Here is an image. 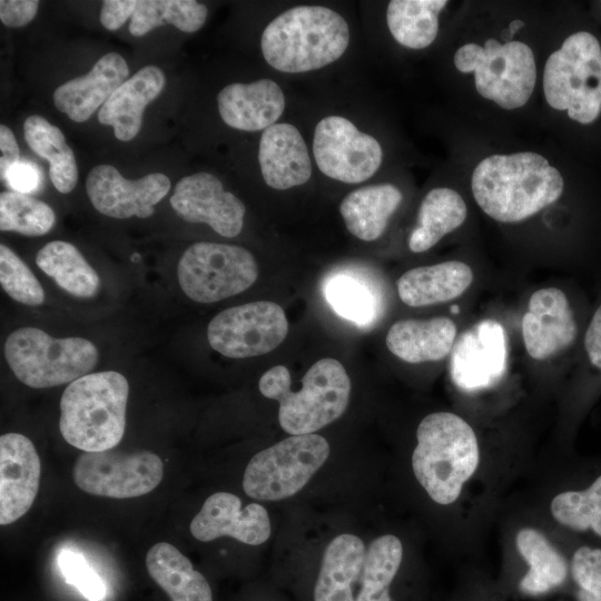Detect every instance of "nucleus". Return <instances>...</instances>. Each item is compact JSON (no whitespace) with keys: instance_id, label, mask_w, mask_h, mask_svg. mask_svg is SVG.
Returning <instances> with one entry per match:
<instances>
[{"instance_id":"obj_2","label":"nucleus","mask_w":601,"mask_h":601,"mask_svg":"<svg viewBox=\"0 0 601 601\" xmlns=\"http://www.w3.org/2000/svg\"><path fill=\"white\" fill-rule=\"evenodd\" d=\"M499 523L496 579L509 600H536L570 591V540L553 530L522 497L511 495Z\"/></svg>"},{"instance_id":"obj_15","label":"nucleus","mask_w":601,"mask_h":601,"mask_svg":"<svg viewBox=\"0 0 601 601\" xmlns=\"http://www.w3.org/2000/svg\"><path fill=\"white\" fill-rule=\"evenodd\" d=\"M313 155L325 176L345 184L370 179L383 160L380 142L341 116H327L316 125Z\"/></svg>"},{"instance_id":"obj_7","label":"nucleus","mask_w":601,"mask_h":601,"mask_svg":"<svg viewBox=\"0 0 601 601\" xmlns=\"http://www.w3.org/2000/svg\"><path fill=\"white\" fill-rule=\"evenodd\" d=\"M298 392L290 390V374L284 365L266 371L259 380L260 393L279 403L278 421L292 435L312 434L337 420L346 410L351 380L334 358L315 362L302 378Z\"/></svg>"},{"instance_id":"obj_13","label":"nucleus","mask_w":601,"mask_h":601,"mask_svg":"<svg viewBox=\"0 0 601 601\" xmlns=\"http://www.w3.org/2000/svg\"><path fill=\"white\" fill-rule=\"evenodd\" d=\"M162 476L161 459L148 451L85 452L73 466V481L80 490L112 499L145 495L159 485Z\"/></svg>"},{"instance_id":"obj_38","label":"nucleus","mask_w":601,"mask_h":601,"mask_svg":"<svg viewBox=\"0 0 601 601\" xmlns=\"http://www.w3.org/2000/svg\"><path fill=\"white\" fill-rule=\"evenodd\" d=\"M569 540V597L574 601H601V546Z\"/></svg>"},{"instance_id":"obj_11","label":"nucleus","mask_w":601,"mask_h":601,"mask_svg":"<svg viewBox=\"0 0 601 601\" xmlns=\"http://www.w3.org/2000/svg\"><path fill=\"white\" fill-rule=\"evenodd\" d=\"M329 444L321 435H292L257 454L248 462L245 493L256 500L278 501L300 491L326 462Z\"/></svg>"},{"instance_id":"obj_25","label":"nucleus","mask_w":601,"mask_h":601,"mask_svg":"<svg viewBox=\"0 0 601 601\" xmlns=\"http://www.w3.org/2000/svg\"><path fill=\"white\" fill-rule=\"evenodd\" d=\"M166 77L156 66H145L127 79L98 112L100 124L114 127L118 140L134 139L141 127L144 110L162 91Z\"/></svg>"},{"instance_id":"obj_31","label":"nucleus","mask_w":601,"mask_h":601,"mask_svg":"<svg viewBox=\"0 0 601 601\" xmlns=\"http://www.w3.org/2000/svg\"><path fill=\"white\" fill-rule=\"evenodd\" d=\"M467 208L461 195L445 187L430 190L423 198L417 221L408 238L413 253L426 252L465 220Z\"/></svg>"},{"instance_id":"obj_6","label":"nucleus","mask_w":601,"mask_h":601,"mask_svg":"<svg viewBox=\"0 0 601 601\" xmlns=\"http://www.w3.org/2000/svg\"><path fill=\"white\" fill-rule=\"evenodd\" d=\"M129 385L115 371L89 373L70 384L60 398L59 430L83 452L114 449L126 428Z\"/></svg>"},{"instance_id":"obj_17","label":"nucleus","mask_w":601,"mask_h":601,"mask_svg":"<svg viewBox=\"0 0 601 601\" xmlns=\"http://www.w3.org/2000/svg\"><path fill=\"white\" fill-rule=\"evenodd\" d=\"M170 180L161 173L128 180L111 165L93 167L86 179V190L92 206L102 215L125 219L147 218L169 191Z\"/></svg>"},{"instance_id":"obj_14","label":"nucleus","mask_w":601,"mask_h":601,"mask_svg":"<svg viewBox=\"0 0 601 601\" xmlns=\"http://www.w3.org/2000/svg\"><path fill=\"white\" fill-rule=\"evenodd\" d=\"M288 322L276 303L258 300L227 308L208 324L209 345L229 358L269 353L285 339Z\"/></svg>"},{"instance_id":"obj_40","label":"nucleus","mask_w":601,"mask_h":601,"mask_svg":"<svg viewBox=\"0 0 601 601\" xmlns=\"http://www.w3.org/2000/svg\"><path fill=\"white\" fill-rule=\"evenodd\" d=\"M58 565L66 582L75 585L88 601H102L106 587L82 554L63 550L58 556Z\"/></svg>"},{"instance_id":"obj_46","label":"nucleus","mask_w":601,"mask_h":601,"mask_svg":"<svg viewBox=\"0 0 601 601\" xmlns=\"http://www.w3.org/2000/svg\"><path fill=\"white\" fill-rule=\"evenodd\" d=\"M0 175L1 180H4L7 173L20 161V151L16 137L6 125L0 126Z\"/></svg>"},{"instance_id":"obj_4","label":"nucleus","mask_w":601,"mask_h":601,"mask_svg":"<svg viewBox=\"0 0 601 601\" xmlns=\"http://www.w3.org/2000/svg\"><path fill=\"white\" fill-rule=\"evenodd\" d=\"M471 188L487 216L519 223L555 203L564 181L545 157L525 151L484 158L472 174Z\"/></svg>"},{"instance_id":"obj_10","label":"nucleus","mask_w":601,"mask_h":601,"mask_svg":"<svg viewBox=\"0 0 601 601\" xmlns=\"http://www.w3.org/2000/svg\"><path fill=\"white\" fill-rule=\"evenodd\" d=\"M453 61L461 72H474L477 92L503 109L524 106L536 82L533 51L521 41L501 45L491 38L484 47L466 43L456 50Z\"/></svg>"},{"instance_id":"obj_42","label":"nucleus","mask_w":601,"mask_h":601,"mask_svg":"<svg viewBox=\"0 0 601 601\" xmlns=\"http://www.w3.org/2000/svg\"><path fill=\"white\" fill-rule=\"evenodd\" d=\"M582 346L587 366L595 376L591 391L592 401L600 388L601 378V303L585 327Z\"/></svg>"},{"instance_id":"obj_22","label":"nucleus","mask_w":601,"mask_h":601,"mask_svg":"<svg viewBox=\"0 0 601 601\" xmlns=\"http://www.w3.org/2000/svg\"><path fill=\"white\" fill-rule=\"evenodd\" d=\"M128 76L126 60L119 53L109 52L86 75L60 85L53 92L55 106L71 120L83 122L106 104Z\"/></svg>"},{"instance_id":"obj_41","label":"nucleus","mask_w":601,"mask_h":601,"mask_svg":"<svg viewBox=\"0 0 601 601\" xmlns=\"http://www.w3.org/2000/svg\"><path fill=\"white\" fill-rule=\"evenodd\" d=\"M451 601H509L496 579L479 566L462 570Z\"/></svg>"},{"instance_id":"obj_39","label":"nucleus","mask_w":601,"mask_h":601,"mask_svg":"<svg viewBox=\"0 0 601 601\" xmlns=\"http://www.w3.org/2000/svg\"><path fill=\"white\" fill-rule=\"evenodd\" d=\"M0 284L14 300L28 306L41 305L45 292L28 265L8 246L0 245Z\"/></svg>"},{"instance_id":"obj_16","label":"nucleus","mask_w":601,"mask_h":601,"mask_svg":"<svg viewBox=\"0 0 601 601\" xmlns=\"http://www.w3.org/2000/svg\"><path fill=\"white\" fill-rule=\"evenodd\" d=\"M506 359V336L502 325L483 319L467 328L453 346L452 381L465 392L491 387L502 378Z\"/></svg>"},{"instance_id":"obj_43","label":"nucleus","mask_w":601,"mask_h":601,"mask_svg":"<svg viewBox=\"0 0 601 601\" xmlns=\"http://www.w3.org/2000/svg\"><path fill=\"white\" fill-rule=\"evenodd\" d=\"M39 8L37 0H1L0 19L10 28H20L28 24Z\"/></svg>"},{"instance_id":"obj_18","label":"nucleus","mask_w":601,"mask_h":601,"mask_svg":"<svg viewBox=\"0 0 601 601\" xmlns=\"http://www.w3.org/2000/svg\"><path fill=\"white\" fill-rule=\"evenodd\" d=\"M170 205L183 220L207 224L224 237H235L243 229L245 205L226 191L213 174L196 173L183 177L175 186Z\"/></svg>"},{"instance_id":"obj_35","label":"nucleus","mask_w":601,"mask_h":601,"mask_svg":"<svg viewBox=\"0 0 601 601\" xmlns=\"http://www.w3.org/2000/svg\"><path fill=\"white\" fill-rule=\"evenodd\" d=\"M446 4L445 0H392L386 11L388 30L406 48H426L437 36L439 13Z\"/></svg>"},{"instance_id":"obj_33","label":"nucleus","mask_w":601,"mask_h":601,"mask_svg":"<svg viewBox=\"0 0 601 601\" xmlns=\"http://www.w3.org/2000/svg\"><path fill=\"white\" fill-rule=\"evenodd\" d=\"M24 139L30 149L49 162V176L61 194L70 193L78 181L72 149L62 131L39 115L29 116L23 124Z\"/></svg>"},{"instance_id":"obj_28","label":"nucleus","mask_w":601,"mask_h":601,"mask_svg":"<svg viewBox=\"0 0 601 601\" xmlns=\"http://www.w3.org/2000/svg\"><path fill=\"white\" fill-rule=\"evenodd\" d=\"M473 282L471 267L460 260L420 266L397 280V294L407 306L422 307L449 302L462 295Z\"/></svg>"},{"instance_id":"obj_19","label":"nucleus","mask_w":601,"mask_h":601,"mask_svg":"<svg viewBox=\"0 0 601 601\" xmlns=\"http://www.w3.org/2000/svg\"><path fill=\"white\" fill-rule=\"evenodd\" d=\"M578 335V318L563 290L548 287L532 294L522 317V337L533 359L543 361L565 352Z\"/></svg>"},{"instance_id":"obj_8","label":"nucleus","mask_w":601,"mask_h":601,"mask_svg":"<svg viewBox=\"0 0 601 601\" xmlns=\"http://www.w3.org/2000/svg\"><path fill=\"white\" fill-rule=\"evenodd\" d=\"M95 344L82 337L55 338L40 328L13 331L4 343V357L16 377L32 388L71 383L98 362Z\"/></svg>"},{"instance_id":"obj_1","label":"nucleus","mask_w":601,"mask_h":601,"mask_svg":"<svg viewBox=\"0 0 601 601\" xmlns=\"http://www.w3.org/2000/svg\"><path fill=\"white\" fill-rule=\"evenodd\" d=\"M413 476L432 504L444 512L450 544L472 554L482 545L511 496L510 489L535 462L516 450L486 447L462 415H425L415 432Z\"/></svg>"},{"instance_id":"obj_44","label":"nucleus","mask_w":601,"mask_h":601,"mask_svg":"<svg viewBox=\"0 0 601 601\" xmlns=\"http://www.w3.org/2000/svg\"><path fill=\"white\" fill-rule=\"evenodd\" d=\"M4 180L12 191L28 194L40 187L41 171L36 164L23 160L7 173Z\"/></svg>"},{"instance_id":"obj_20","label":"nucleus","mask_w":601,"mask_h":601,"mask_svg":"<svg viewBox=\"0 0 601 601\" xmlns=\"http://www.w3.org/2000/svg\"><path fill=\"white\" fill-rule=\"evenodd\" d=\"M40 459L33 443L19 433L0 436V524L24 515L38 494Z\"/></svg>"},{"instance_id":"obj_26","label":"nucleus","mask_w":601,"mask_h":601,"mask_svg":"<svg viewBox=\"0 0 601 601\" xmlns=\"http://www.w3.org/2000/svg\"><path fill=\"white\" fill-rule=\"evenodd\" d=\"M366 550L353 534L336 536L325 549L312 587V601H355Z\"/></svg>"},{"instance_id":"obj_45","label":"nucleus","mask_w":601,"mask_h":601,"mask_svg":"<svg viewBox=\"0 0 601 601\" xmlns=\"http://www.w3.org/2000/svg\"><path fill=\"white\" fill-rule=\"evenodd\" d=\"M138 4L136 0H106L100 11L101 24L110 31L119 29L132 17Z\"/></svg>"},{"instance_id":"obj_32","label":"nucleus","mask_w":601,"mask_h":601,"mask_svg":"<svg viewBox=\"0 0 601 601\" xmlns=\"http://www.w3.org/2000/svg\"><path fill=\"white\" fill-rule=\"evenodd\" d=\"M38 267L65 292L79 298H90L100 288L97 272L76 246L62 240L46 244L37 254Z\"/></svg>"},{"instance_id":"obj_24","label":"nucleus","mask_w":601,"mask_h":601,"mask_svg":"<svg viewBox=\"0 0 601 601\" xmlns=\"http://www.w3.org/2000/svg\"><path fill=\"white\" fill-rule=\"evenodd\" d=\"M223 121L237 130L259 131L275 125L285 109L279 85L270 79L230 83L217 96Z\"/></svg>"},{"instance_id":"obj_29","label":"nucleus","mask_w":601,"mask_h":601,"mask_svg":"<svg viewBox=\"0 0 601 601\" xmlns=\"http://www.w3.org/2000/svg\"><path fill=\"white\" fill-rule=\"evenodd\" d=\"M402 198L401 190L392 184L364 186L344 197L339 213L353 236L373 242L383 235Z\"/></svg>"},{"instance_id":"obj_47","label":"nucleus","mask_w":601,"mask_h":601,"mask_svg":"<svg viewBox=\"0 0 601 601\" xmlns=\"http://www.w3.org/2000/svg\"><path fill=\"white\" fill-rule=\"evenodd\" d=\"M523 26H524V23L521 20H514V21H512L510 23L509 30L511 31V33H514L515 31H518Z\"/></svg>"},{"instance_id":"obj_5","label":"nucleus","mask_w":601,"mask_h":601,"mask_svg":"<svg viewBox=\"0 0 601 601\" xmlns=\"http://www.w3.org/2000/svg\"><path fill=\"white\" fill-rule=\"evenodd\" d=\"M348 43L346 20L323 6H296L282 12L260 38L266 62L286 73L321 69L341 58Z\"/></svg>"},{"instance_id":"obj_34","label":"nucleus","mask_w":601,"mask_h":601,"mask_svg":"<svg viewBox=\"0 0 601 601\" xmlns=\"http://www.w3.org/2000/svg\"><path fill=\"white\" fill-rule=\"evenodd\" d=\"M323 292L337 315L358 326L370 325L380 314V292L362 273H333L325 280Z\"/></svg>"},{"instance_id":"obj_12","label":"nucleus","mask_w":601,"mask_h":601,"mask_svg":"<svg viewBox=\"0 0 601 601\" xmlns=\"http://www.w3.org/2000/svg\"><path fill=\"white\" fill-rule=\"evenodd\" d=\"M177 275L185 295L198 303H214L249 288L258 268L244 247L218 243H195L181 255Z\"/></svg>"},{"instance_id":"obj_37","label":"nucleus","mask_w":601,"mask_h":601,"mask_svg":"<svg viewBox=\"0 0 601 601\" xmlns=\"http://www.w3.org/2000/svg\"><path fill=\"white\" fill-rule=\"evenodd\" d=\"M56 221L52 208L27 194L2 191L0 194V229L24 236L47 234Z\"/></svg>"},{"instance_id":"obj_21","label":"nucleus","mask_w":601,"mask_h":601,"mask_svg":"<svg viewBox=\"0 0 601 601\" xmlns=\"http://www.w3.org/2000/svg\"><path fill=\"white\" fill-rule=\"evenodd\" d=\"M270 531V520L263 505L250 503L242 508L240 499L228 492L208 496L190 523L191 535L201 542L231 536L245 544L259 545L268 540Z\"/></svg>"},{"instance_id":"obj_36","label":"nucleus","mask_w":601,"mask_h":601,"mask_svg":"<svg viewBox=\"0 0 601 601\" xmlns=\"http://www.w3.org/2000/svg\"><path fill=\"white\" fill-rule=\"evenodd\" d=\"M207 14V7L195 0H142L130 19L129 31L141 37L169 23L184 32H195L204 26Z\"/></svg>"},{"instance_id":"obj_27","label":"nucleus","mask_w":601,"mask_h":601,"mask_svg":"<svg viewBox=\"0 0 601 601\" xmlns=\"http://www.w3.org/2000/svg\"><path fill=\"white\" fill-rule=\"evenodd\" d=\"M456 326L449 317L401 319L386 335V346L396 357L411 364L444 358L454 346Z\"/></svg>"},{"instance_id":"obj_23","label":"nucleus","mask_w":601,"mask_h":601,"mask_svg":"<svg viewBox=\"0 0 601 601\" xmlns=\"http://www.w3.org/2000/svg\"><path fill=\"white\" fill-rule=\"evenodd\" d=\"M258 161L266 185L285 190L304 185L312 176L306 142L292 124L277 122L263 131Z\"/></svg>"},{"instance_id":"obj_3","label":"nucleus","mask_w":601,"mask_h":601,"mask_svg":"<svg viewBox=\"0 0 601 601\" xmlns=\"http://www.w3.org/2000/svg\"><path fill=\"white\" fill-rule=\"evenodd\" d=\"M522 497L561 535L601 546V456L535 461Z\"/></svg>"},{"instance_id":"obj_30","label":"nucleus","mask_w":601,"mask_h":601,"mask_svg":"<svg viewBox=\"0 0 601 601\" xmlns=\"http://www.w3.org/2000/svg\"><path fill=\"white\" fill-rule=\"evenodd\" d=\"M146 568L171 601H213L207 579L173 544H154L147 552Z\"/></svg>"},{"instance_id":"obj_9","label":"nucleus","mask_w":601,"mask_h":601,"mask_svg":"<svg viewBox=\"0 0 601 601\" xmlns=\"http://www.w3.org/2000/svg\"><path fill=\"white\" fill-rule=\"evenodd\" d=\"M546 102L580 124L594 121L601 112V46L588 31L569 36L550 55L543 71Z\"/></svg>"}]
</instances>
